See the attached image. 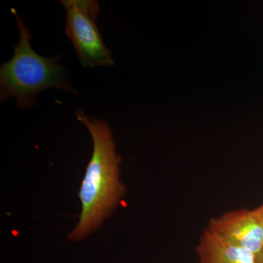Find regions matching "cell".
Returning <instances> with one entry per match:
<instances>
[{
  "label": "cell",
  "instance_id": "obj_1",
  "mask_svg": "<svg viewBox=\"0 0 263 263\" xmlns=\"http://www.w3.org/2000/svg\"><path fill=\"white\" fill-rule=\"evenodd\" d=\"M76 117L87 128L93 141V153L83 180L79 196L82 211L70 240H81L101 226L122 202L125 186L121 182L122 158L116 152L111 129L104 120L89 118L82 110Z\"/></svg>",
  "mask_w": 263,
  "mask_h": 263
},
{
  "label": "cell",
  "instance_id": "obj_2",
  "mask_svg": "<svg viewBox=\"0 0 263 263\" xmlns=\"http://www.w3.org/2000/svg\"><path fill=\"white\" fill-rule=\"evenodd\" d=\"M19 29V41L12 45L14 54L0 67V100L13 98L21 108H32L40 93L59 89L79 95L60 63L62 56L45 57L31 47L32 34L16 10L12 8Z\"/></svg>",
  "mask_w": 263,
  "mask_h": 263
},
{
  "label": "cell",
  "instance_id": "obj_3",
  "mask_svg": "<svg viewBox=\"0 0 263 263\" xmlns=\"http://www.w3.org/2000/svg\"><path fill=\"white\" fill-rule=\"evenodd\" d=\"M66 12V34L84 67L112 66L111 53L105 46L98 27L100 5L95 0H62Z\"/></svg>",
  "mask_w": 263,
  "mask_h": 263
},
{
  "label": "cell",
  "instance_id": "obj_4",
  "mask_svg": "<svg viewBox=\"0 0 263 263\" xmlns=\"http://www.w3.org/2000/svg\"><path fill=\"white\" fill-rule=\"evenodd\" d=\"M207 228L227 241L254 254L263 248V217L258 208L231 211L213 218Z\"/></svg>",
  "mask_w": 263,
  "mask_h": 263
},
{
  "label": "cell",
  "instance_id": "obj_5",
  "mask_svg": "<svg viewBox=\"0 0 263 263\" xmlns=\"http://www.w3.org/2000/svg\"><path fill=\"white\" fill-rule=\"evenodd\" d=\"M196 252L200 263H257L256 254L233 245L205 228Z\"/></svg>",
  "mask_w": 263,
  "mask_h": 263
},
{
  "label": "cell",
  "instance_id": "obj_6",
  "mask_svg": "<svg viewBox=\"0 0 263 263\" xmlns=\"http://www.w3.org/2000/svg\"><path fill=\"white\" fill-rule=\"evenodd\" d=\"M256 262L257 263H263V248L256 254Z\"/></svg>",
  "mask_w": 263,
  "mask_h": 263
},
{
  "label": "cell",
  "instance_id": "obj_7",
  "mask_svg": "<svg viewBox=\"0 0 263 263\" xmlns=\"http://www.w3.org/2000/svg\"><path fill=\"white\" fill-rule=\"evenodd\" d=\"M258 209L259 210V212H260L261 214H262L263 217V205H261L260 207H259Z\"/></svg>",
  "mask_w": 263,
  "mask_h": 263
}]
</instances>
